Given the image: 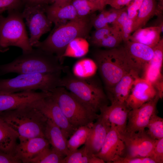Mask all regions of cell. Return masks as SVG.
Returning a JSON list of instances; mask_svg holds the SVG:
<instances>
[{"label":"cell","instance_id":"cell-1","mask_svg":"<svg viewBox=\"0 0 163 163\" xmlns=\"http://www.w3.org/2000/svg\"><path fill=\"white\" fill-rule=\"evenodd\" d=\"M93 16L89 14L65 24L55 25L47 38L40 41L35 47L55 55L62 64L63 56L69 43L78 37H88L93 26Z\"/></svg>","mask_w":163,"mask_h":163},{"label":"cell","instance_id":"cell-2","mask_svg":"<svg viewBox=\"0 0 163 163\" xmlns=\"http://www.w3.org/2000/svg\"><path fill=\"white\" fill-rule=\"evenodd\" d=\"M63 66L55 55L40 49H33L22 52L11 62L0 65V76L10 73L38 74L66 71Z\"/></svg>","mask_w":163,"mask_h":163},{"label":"cell","instance_id":"cell-3","mask_svg":"<svg viewBox=\"0 0 163 163\" xmlns=\"http://www.w3.org/2000/svg\"><path fill=\"white\" fill-rule=\"evenodd\" d=\"M0 119L18 134V139L44 137L48 119L31 104L0 113Z\"/></svg>","mask_w":163,"mask_h":163},{"label":"cell","instance_id":"cell-4","mask_svg":"<svg viewBox=\"0 0 163 163\" xmlns=\"http://www.w3.org/2000/svg\"><path fill=\"white\" fill-rule=\"evenodd\" d=\"M68 69L67 74L62 78V87L94 113H97L101 107L108 105L106 94L96 82L91 78L77 76Z\"/></svg>","mask_w":163,"mask_h":163},{"label":"cell","instance_id":"cell-5","mask_svg":"<svg viewBox=\"0 0 163 163\" xmlns=\"http://www.w3.org/2000/svg\"><path fill=\"white\" fill-rule=\"evenodd\" d=\"M93 56L106 89L113 86L132 70L124 47L98 50Z\"/></svg>","mask_w":163,"mask_h":163},{"label":"cell","instance_id":"cell-6","mask_svg":"<svg viewBox=\"0 0 163 163\" xmlns=\"http://www.w3.org/2000/svg\"><path fill=\"white\" fill-rule=\"evenodd\" d=\"M61 72L20 74L13 78L0 79V94L37 90L50 92L62 87Z\"/></svg>","mask_w":163,"mask_h":163},{"label":"cell","instance_id":"cell-7","mask_svg":"<svg viewBox=\"0 0 163 163\" xmlns=\"http://www.w3.org/2000/svg\"><path fill=\"white\" fill-rule=\"evenodd\" d=\"M22 12L17 10L8 11L6 17L0 15V52L7 51L11 46L20 48L22 52L33 49Z\"/></svg>","mask_w":163,"mask_h":163},{"label":"cell","instance_id":"cell-8","mask_svg":"<svg viewBox=\"0 0 163 163\" xmlns=\"http://www.w3.org/2000/svg\"><path fill=\"white\" fill-rule=\"evenodd\" d=\"M50 93L75 129L82 126H91L98 118V114L88 109L64 87L56 88Z\"/></svg>","mask_w":163,"mask_h":163},{"label":"cell","instance_id":"cell-9","mask_svg":"<svg viewBox=\"0 0 163 163\" xmlns=\"http://www.w3.org/2000/svg\"><path fill=\"white\" fill-rule=\"evenodd\" d=\"M45 6H24L22 12L29 29V42L33 47H35L40 41L42 35L50 30L52 26V22L46 14Z\"/></svg>","mask_w":163,"mask_h":163},{"label":"cell","instance_id":"cell-10","mask_svg":"<svg viewBox=\"0 0 163 163\" xmlns=\"http://www.w3.org/2000/svg\"><path fill=\"white\" fill-rule=\"evenodd\" d=\"M119 134L127 150L126 157L150 158L156 140L151 138L145 130Z\"/></svg>","mask_w":163,"mask_h":163},{"label":"cell","instance_id":"cell-11","mask_svg":"<svg viewBox=\"0 0 163 163\" xmlns=\"http://www.w3.org/2000/svg\"><path fill=\"white\" fill-rule=\"evenodd\" d=\"M31 105L59 127L67 139L76 130L69 123L51 94L35 101Z\"/></svg>","mask_w":163,"mask_h":163},{"label":"cell","instance_id":"cell-12","mask_svg":"<svg viewBox=\"0 0 163 163\" xmlns=\"http://www.w3.org/2000/svg\"><path fill=\"white\" fill-rule=\"evenodd\" d=\"M160 99L157 95L152 100L139 107L131 110L128 115L126 132L132 134L145 130L152 116L157 113V105Z\"/></svg>","mask_w":163,"mask_h":163},{"label":"cell","instance_id":"cell-13","mask_svg":"<svg viewBox=\"0 0 163 163\" xmlns=\"http://www.w3.org/2000/svg\"><path fill=\"white\" fill-rule=\"evenodd\" d=\"M50 92L29 90L0 94V113L17 109L50 95Z\"/></svg>","mask_w":163,"mask_h":163},{"label":"cell","instance_id":"cell-14","mask_svg":"<svg viewBox=\"0 0 163 163\" xmlns=\"http://www.w3.org/2000/svg\"><path fill=\"white\" fill-rule=\"evenodd\" d=\"M124 42L126 57L132 70L140 76L153 55V48L129 40Z\"/></svg>","mask_w":163,"mask_h":163},{"label":"cell","instance_id":"cell-15","mask_svg":"<svg viewBox=\"0 0 163 163\" xmlns=\"http://www.w3.org/2000/svg\"><path fill=\"white\" fill-rule=\"evenodd\" d=\"M126 149L125 144L113 125L107 133L99 152L94 155L107 163H114Z\"/></svg>","mask_w":163,"mask_h":163},{"label":"cell","instance_id":"cell-16","mask_svg":"<svg viewBox=\"0 0 163 163\" xmlns=\"http://www.w3.org/2000/svg\"><path fill=\"white\" fill-rule=\"evenodd\" d=\"M157 95L151 83L139 77L135 80L126 103L131 110L135 109L152 100Z\"/></svg>","mask_w":163,"mask_h":163},{"label":"cell","instance_id":"cell-17","mask_svg":"<svg viewBox=\"0 0 163 163\" xmlns=\"http://www.w3.org/2000/svg\"><path fill=\"white\" fill-rule=\"evenodd\" d=\"M90 127L89 132L84 145L87 150L95 155L100 151L111 127V124L101 113Z\"/></svg>","mask_w":163,"mask_h":163},{"label":"cell","instance_id":"cell-18","mask_svg":"<svg viewBox=\"0 0 163 163\" xmlns=\"http://www.w3.org/2000/svg\"><path fill=\"white\" fill-rule=\"evenodd\" d=\"M14 151L15 156L22 163H29L31 160L45 148L50 146L44 137L20 139Z\"/></svg>","mask_w":163,"mask_h":163},{"label":"cell","instance_id":"cell-19","mask_svg":"<svg viewBox=\"0 0 163 163\" xmlns=\"http://www.w3.org/2000/svg\"><path fill=\"white\" fill-rule=\"evenodd\" d=\"M131 109L124 104H111L101 107L100 113L104 115L111 125H114L119 133L126 132L129 113Z\"/></svg>","mask_w":163,"mask_h":163},{"label":"cell","instance_id":"cell-20","mask_svg":"<svg viewBox=\"0 0 163 163\" xmlns=\"http://www.w3.org/2000/svg\"><path fill=\"white\" fill-rule=\"evenodd\" d=\"M139 77L137 72L132 70L113 86L106 89V94L111 104L126 103L135 80Z\"/></svg>","mask_w":163,"mask_h":163},{"label":"cell","instance_id":"cell-21","mask_svg":"<svg viewBox=\"0 0 163 163\" xmlns=\"http://www.w3.org/2000/svg\"><path fill=\"white\" fill-rule=\"evenodd\" d=\"M152 48L153 55L145 67L141 78L154 85L163 80L161 72L163 61V38H161L158 43Z\"/></svg>","mask_w":163,"mask_h":163},{"label":"cell","instance_id":"cell-22","mask_svg":"<svg viewBox=\"0 0 163 163\" xmlns=\"http://www.w3.org/2000/svg\"><path fill=\"white\" fill-rule=\"evenodd\" d=\"M44 136L51 147L62 156L65 157L69 153L67 147L68 139L61 129L48 119Z\"/></svg>","mask_w":163,"mask_h":163},{"label":"cell","instance_id":"cell-23","mask_svg":"<svg viewBox=\"0 0 163 163\" xmlns=\"http://www.w3.org/2000/svg\"><path fill=\"white\" fill-rule=\"evenodd\" d=\"M45 10L48 18L55 25L63 24L64 20L70 21L80 17L71 3L63 6L54 4L46 5Z\"/></svg>","mask_w":163,"mask_h":163},{"label":"cell","instance_id":"cell-24","mask_svg":"<svg viewBox=\"0 0 163 163\" xmlns=\"http://www.w3.org/2000/svg\"><path fill=\"white\" fill-rule=\"evenodd\" d=\"M163 32L161 28L153 26L139 28L131 35L129 40L142 43L153 48L161 39L160 35Z\"/></svg>","mask_w":163,"mask_h":163},{"label":"cell","instance_id":"cell-25","mask_svg":"<svg viewBox=\"0 0 163 163\" xmlns=\"http://www.w3.org/2000/svg\"><path fill=\"white\" fill-rule=\"evenodd\" d=\"M18 134L0 119V150L14 155Z\"/></svg>","mask_w":163,"mask_h":163},{"label":"cell","instance_id":"cell-26","mask_svg":"<svg viewBox=\"0 0 163 163\" xmlns=\"http://www.w3.org/2000/svg\"><path fill=\"white\" fill-rule=\"evenodd\" d=\"M157 5L156 0H144L133 22L132 33L142 28L152 17L156 15Z\"/></svg>","mask_w":163,"mask_h":163},{"label":"cell","instance_id":"cell-27","mask_svg":"<svg viewBox=\"0 0 163 163\" xmlns=\"http://www.w3.org/2000/svg\"><path fill=\"white\" fill-rule=\"evenodd\" d=\"M101 159L89 153L84 145L80 149L70 151L62 163H104Z\"/></svg>","mask_w":163,"mask_h":163},{"label":"cell","instance_id":"cell-28","mask_svg":"<svg viewBox=\"0 0 163 163\" xmlns=\"http://www.w3.org/2000/svg\"><path fill=\"white\" fill-rule=\"evenodd\" d=\"M133 22L128 17L126 8H122L117 19L112 24L120 30L124 42L129 40Z\"/></svg>","mask_w":163,"mask_h":163},{"label":"cell","instance_id":"cell-29","mask_svg":"<svg viewBox=\"0 0 163 163\" xmlns=\"http://www.w3.org/2000/svg\"><path fill=\"white\" fill-rule=\"evenodd\" d=\"M113 8L108 10H103L98 15L93 16L92 26L96 29L105 27L112 24L117 19L122 10Z\"/></svg>","mask_w":163,"mask_h":163},{"label":"cell","instance_id":"cell-30","mask_svg":"<svg viewBox=\"0 0 163 163\" xmlns=\"http://www.w3.org/2000/svg\"><path fill=\"white\" fill-rule=\"evenodd\" d=\"M89 44L85 38L78 37L72 40L68 45L63 57L66 56L80 57L88 52Z\"/></svg>","mask_w":163,"mask_h":163},{"label":"cell","instance_id":"cell-31","mask_svg":"<svg viewBox=\"0 0 163 163\" xmlns=\"http://www.w3.org/2000/svg\"><path fill=\"white\" fill-rule=\"evenodd\" d=\"M90 126H82L77 128L67 140V147L70 151L75 150L85 143Z\"/></svg>","mask_w":163,"mask_h":163},{"label":"cell","instance_id":"cell-32","mask_svg":"<svg viewBox=\"0 0 163 163\" xmlns=\"http://www.w3.org/2000/svg\"><path fill=\"white\" fill-rule=\"evenodd\" d=\"M65 157L50 146L41 152L30 161L31 163H62Z\"/></svg>","mask_w":163,"mask_h":163},{"label":"cell","instance_id":"cell-33","mask_svg":"<svg viewBox=\"0 0 163 163\" xmlns=\"http://www.w3.org/2000/svg\"><path fill=\"white\" fill-rule=\"evenodd\" d=\"M147 128V134L152 139L158 140L163 138V119L158 116L157 113L152 116Z\"/></svg>","mask_w":163,"mask_h":163},{"label":"cell","instance_id":"cell-34","mask_svg":"<svg viewBox=\"0 0 163 163\" xmlns=\"http://www.w3.org/2000/svg\"><path fill=\"white\" fill-rule=\"evenodd\" d=\"M71 4L80 17L87 16L97 10L95 5L89 0H74Z\"/></svg>","mask_w":163,"mask_h":163},{"label":"cell","instance_id":"cell-35","mask_svg":"<svg viewBox=\"0 0 163 163\" xmlns=\"http://www.w3.org/2000/svg\"><path fill=\"white\" fill-rule=\"evenodd\" d=\"M113 26L109 25L97 29L93 33L90 38L91 44L95 46L102 40L112 33L115 29Z\"/></svg>","mask_w":163,"mask_h":163},{"label":"cell","instance_id":"cell-36","mask_svg":"<svg viewBox=\"0 0 163 163\" xmlns=\"http://www.w3.org/2000/svg\"><path fill=\"white\" fill-rule=\"evenodd\" d=\"M24 6L22 0H0V15L5 11H22Z\"/></svg>","mask_w":163,"mask_h":163},{"label":"cell","instance_id":"cell-37","mask_svg":"<svg viewBox=\"0 0 163 163\" xmlns=\"http://www.w3.org/2000/svg\"><path fill=\"white\" fill-rule=\"evenodd\" d=\"M150 158L155 163H163V138L156 140Z\"/></svg>","mask_w":163,"mask_h":163},{"label":"cell","instance_id":"cell-38","mask_svg":"<svg viewBox=\"0 0 163 163\" xmlns=\"http://www.w3.org/2000/svg\"><path fill=\"white\" fill-rule=\"evenodd\" d=\"M114 163H155L150 157H128L121 156L118 158Z\"/></svg>","mask_w":163,"mask_h":163},{"label":"cell","instance_id":"cell-39","mask_svg":"<svg viewBox=\"0 0 163 163\" xmlns=\"http://www.w3.org/2000/svg\"><path fill=\"white\" fill-rule=\"evenodd\" d=\"M144 0H134L128 7L127 9L129 18L133 21L136 18L138 11Z\"/></svg>","mask_w":163,"mask_h":163},{"label":"cell","instance_id":"cell-40","mask_svg":"<svg viewBox=\"0 0 163 163\" xmlns=\"http://www.w3.org/2000/svg\"><path fill=\"white\" fill-rule=\"evenodd\" d=\"M15 155L0 150V163H21Z\"/></svg>","mask_w":163,"mask_h":163},{"label":"cell","instance_id":"cell-41","mask_svg":"<svg viewBox=\"0 0 163 163\" xmlns=\"http://www.w3.org/2000/svg\"><path fill=\"white\" fill-rule=\"evenodd\" d=\"M132 0H108L107 5H110L112 8L120 9L128 4Z\"/></svg>","mask_w":163,"mask_h":163},{"label":"cell","instance_id":"cell-42","mask_svg":"<svg viewBox=\"0 0 163 163\" xmlns=\"http://www.w3.org/2000/svg\"><path fill=\"white\" fill-rule=\"evenodd\" d=\"M22 1L24 6H33L37 5L45 6L50 4V0H22Z\"/></svg>","mask_w":163,"mask_h":163},{"label":"cell","instance_id":"cell-43","mask_svg":"<svg viewBox=\"0 0 163 163\" xmlns=\"http://www.w3.org/2000/svg\"><path fill=\"white\" fill-rule=\"evenodd\" d=\"M96 6L97 10L102 11L104 10L108 0H89Z\"/></svg>","mask_w":163,"mask_h":163},{"label":"cell","instance_id":"cell-44","mask_svg":"<svg viewBox=\"0 0 163 163\" xmlns=\"http://www.w3.org/2000/svg\"><path fill=\"white\" fill-rule=\"evenodd\" d=\"M72 0H50V4L59 6H63L71 3Z\"/></svg>","mask_w":163,"mask_h":163}]
</instances>
